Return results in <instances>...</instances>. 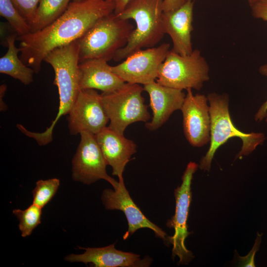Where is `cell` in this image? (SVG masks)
I'll list each match as a JSON object with an SVG mask.
<instances>
[{
	"label": "cell",
	"mask_w": 267,
	"mask_h": 267,
	"mask_svg": "<svg viewBox=\"0 0 267 267\" xmlns=\"http://www.w3.org/2000/svg\"><path fill=\"white\" fill-rule=\"evenodd\" d=\"M185 1L184 0H163V11L174 10L181 5Z\"/></svg>",
	"instance_id": "cell-28"
},
{
	"label": "cell",
	"mask_w": 267,
	"mask_h": 267,
	"mask_svg": "<svg viewBox=\"0 0 267 267\" xmlns=\"http://www.w3.org/2000/svg\"></svg>",
	"instance_id": "cell-32"
},
{
	"label": "cell",
	"mask_w": 267,
	"mask_h": 267,
	"mask_svg": "<svg viewBox=\"0 0 267 267\" xmlns=\"http://www.w3.org/2000/svg\"><path fill=\"white\" fill-rule=\"evenodd\" d=\"M193 4V0H187L177 8L163 13L164 32L171 38L172 49L182 56L189 55L193 50L191 40Z\"/></svg>",
	"instance_id": "cell-14"
},
{
	"label": "cell",
	"mask_w": 267,
	"mask_h": 267,
	"mask_svg": "<svg viewBox=\"0 0 267 267\" xmlns=\"http://www.w3.org/2000/svg\"><path fill=\"white\" fill-rule=\"evenodd\" d=\"M83 254H71L66 256L65 260L69 262L92 264L94 267H149L152 260L150 258L141 259L136 254L123 252L111 244L100 248H82Z\"/></svg>",
	"instance_id": "cell-15"
},
{
	"label": "cell",
	"mask_w": 267,
	"mask_h": 267,
	"mask_svg": "<svg viewBox=\"0 0 267 267\" xmlns=\"http://www.w3.org/2000/svg\"><path fill=\"white\" fill-rule=\"evenodd\" d=\"M170 45L163 43L157 47L141 49L122 63L111 66V70L125 83L144 85L157 79L159 68L170 51Z\"/></svg>",
	"instance_id": "cell-10"
},
{
	"label": "cell",
	"mask_w": 267,
	"mask_h": 267,
	"mask_svg": "<svg viewBox=\"0 0 267 267\" xmlns=\"http://www.w3.org/2000/svg\"><path fill=\"white\" fill-rule=\"evenodd\" d=\"M113 2L115 5L114 13L118 14L125 8L127 4L130 0H108Z\"/></svg>",
	"instance_id": "cell-29"
},
{
	"label": "cell",
	"mask_w": 267,
	"mask_h": 267,
	"mask_svg": "<svg viewBox=\"0 0 267 267\" xmlns=\"http://www.w3.org/2000/svg\"><path fill=\"white\" fill-rule=\"evenodd\" d=\"M259 72L261 74L267 76V64L260 66ZM266 118L267 123V100L260 106L255 115V120L257 122H260Z\"/></svg>",
	"instance_id": "cell-27"
},
{
	"label": "cell",
	"mask_w": 267,
	"mask_h": 267,
	"mask_svg": "<svg viewBox=\"0 0 267 267\" xmlns=\"http://www.w3.org/2000/svg\"><path fill=\"white\" fill-rule=\"evenodd\" d=\"M143 90V87L139 84L126 83L117 90L101 94L110 128L124 134L130 125L148 121L150 115L142 95Z\"/></svg>",
	"instance_id": "cell-6"
},
{
	"label": "cell",
	"mask_w": 267,
	"mask_h": 267,
	"mask_svg": "<svg viewBox=\"0 0 267 267\" xmlns=\"http://www.w3.org/2000/svg\"><path fill=\"white\" fill-rule=\"evenodd\" d=\"M68 115L69 131L73 135L82 132L95 135L109 121L101 94L94 89L81 90Z\"/></svg>",
	"instance_id": "cell-11"
},
{
	"label": "cell",
	"mask_w": 267,
	"mask_h": 267,
	"mask_svg": "<svg viewBox=\"0 0 267 267\" xmlns=\"http://www.w3.org/2000/svg\"><path fill=\"white\" fill-rule=\"evenodd\" d=\"M17 37L16 35L13 34L6 38L8 49L0 58V73L10 76L25 85H28L33 81V75L35 72L18 56L20 49L15 44Z\"/></svg>",
	"instance_id": "cell-19"
},
{
	"label": "cell",
	"mask_w": 267,
	"mask_h": 267,
	"mask_svg": "<svg viewBox=\"0 0 267 267\" xmlns=\"http://www.w3.org/2000/svg\"><path fill=\"white\" fill-rule=\"evenodd\" d=\"M263 233L259 232L257 233V236L254 244L249 253L245 257H240L237 253L238 259L239 266L245 267H255L254 258L256 252L259 250L262 242Z\"/></svg>",
	"instance_id": "cell-25"
},
{
	"label": "cell",
	"mask_w": 267,
	"mask_h": 267,
	"mask_svg": "<svg viewBox=\"0 0 267 267\" xmlns=\"http://www.w3.org/2000/svg\"><path fill=\"white\" fill-rule=\"evenodd\" d=\"M185 0V1H187V0Z\"/></svg>",
	"instance_id": "cell-31"
},
{
	"label": "cell",
	"mask_w": 267,
	"mask_h": 267,
	"mask_svg": "<svg viewBox=\"0 0 267 267\" xmlns=\"http://www.w3.org/2000/svg\"><path fill=\"white\" fill-rule=\"evenodd\" d=\"M44 61L49 64L54 72L53 84L57 87L59 99L57 115L50 126L42 133L29 131L20 124L17 125L23 134L34 138L40 146L52 141L55 124L61 117L69 113L81 90L77 41L55 48L45 56Z\"/></svg>",
	"instance_id": "cell-2"
},
{
	"label": "cell",
	"mask_w": 267,
	"mask_h": 267,
	"mask_svg": "<svg viewBox=\"0 0 267 267\" xmlns=\"http://www.w3.org/2000/svg\"><path fill=\"white\" fill-rule=\"evenodd\" d=\"M114 4L108 0L70 2L64 12L47 26L17 37L20 41V58L38 73L42 62L50 51L77 41L98 20L114 12Z\"/></svg>",
	"instance_id": "cell-1"
},
{
	"label": "cell",
	"mask_w": 267,
	"mask_h": 267,
	"mask_svg": "<svg viewBox=\"0 0 267 267\" xmlns=\"http://www.w3.org/2000/svg\"><path fill=\"white\" fill-rule=\"evenodd\" d=\"M107 165L112 169V174L123 180V173L131 156L136 152L134 141L105 127L95 135Z\"/></svg>",
	"instance_id": "cell-17"
},
{
	"label": "cell",
	"mask_w": 267,
	"mask_h": 267,
	"mask_svg": "<svg viewBox=\"0 0 267 267\" xmlns=\"http://www.w3.org/2000/svg\"><path fill=\"white\" fill-rule=\"evenodd\" d=\"M12 213L19 221L18 227L23 237L30 236L41 223L42 208L33 203L24 210L14 209Z\"/></svg>",
	"instance_id": "cell-21"
},
{
	"label": "cell",
	"mask_w": 267,
	"mask_h": 267,
	"mask_svg": "<svg viewBox=\"0 0 267 267\" xmlns=\"http://www.w3.org/2000/svg\"><path fill=\"white\" fill-rule=\"evenodd\" d=\"M198 167V165L192 162L187 165L181 178L180 186L175 190V215L168 222L167 226L175 229L174 235L169 237L168 241L173 244V258L177 256L179 259L178 265H187L194 258L192 253L185 247V240L190 234L187 230V220L192 197L191 180Z\"/></svg>",
	"instance_id": "cell-8"
},
{
	"label": "cell",
	"mask_w": 267,
	"mask_h": 267,
	"mask_svg": "<svg viewBox=\"0 0 267 267\" xmlns=\"http://www.w3.org/2000/svg\"><path fill=\"white\" fill-rule=\"evenodd\" d=\"M180 109L186 139L194 147H201L210 140L211 118L208 99L204 94L194 95L191 89H186Z\"/></svg>",
	"instance_id": "cell-12"
},
{
	"label": "cell",
	"mask_w": 267,
	"mask_h": 267,
	"mask_svg": "<svg viewBox=\"0 0 267 267\" xmlns=\"http://www.w3.org/2000/svg\"><path fill=\"white\" fill-rule=\"evenodd\" d=\"M6 90V86L5 85H2L0 87V111H4L7 110V106L6 104L4 103L2 100L3 96L5 94Z\"/></svg>",
	"instance_id": "cell-30"
},
{
	"label": "cell",
	"mask_w": 267,
	"mask_h": 267,
	"mask_svg": "<svg viewBox=\"0 0 267 267\" xmlns=\"http://www.w3.org/2000/svg\"><path fill=\"white\" fill-rule=\"evenodd\" d=\"M60 185L57 178L39 180L32 191L33 202L42 208L48 203L56 194Z\"/></svg>",
	"instance_id": "cell-23"
},
{
	"label": "cell",
	"mask_w": 267,
	"mask_h": 267,
	"mask_svg": "<svg viewBox=\"0 0 267 267\" xmlns=\"http://www.w3.org/2000/svg\"><path fill=\"white\" fill-rule=\"evenodd\" d=\"M134 29L129 20L114 12L102 17L77 40L79 62L92 59L110 60L126 45Z\"/></svg>",
	"instance_id": "cell-5"
},
{
	"label": "cell",
	"mask_w": 267,
	"mask_h": 267,
	"mask_svg": "<svg viewBox=\"0 0 267 267\" xmlns=\"http://www.w3.org/2000/svg\"><path fill=\"white\" fill-rule=\"evenodd\" d=\"M70 0H40L30 32L39 31L54 22L64 12Z\"/></svg>",
	"instance_id": "cell-20"
},
{
	"label": "cell",
	"mask_w": 267,
	"mask_h": 267,
	"mask_svg": "<svg viewBox=\"0 0 267 267\" xmlns=\"http://www.w3.org/2000/svg\"><path fill=\"white\" fill-rule=\"evenodd\" d=\"M163 0H130L124 9L117 14L123 19H133L136 27L126 45L119 49L114 60L119 61L143 48L153 47L165 34L162 16Z\"/></svg>",
	"instance_id": "cell-3"
},
{
	"label": "cell",
	"mask_w": 267,
	"mask_h": 267,
	"mask_svg": "<svg viewBox=\"0 0 267 267\" xmlns=\"http://www.w3.org/2000/svg\"><path fill=\"white\" fill-rule=\"evenodd\" d=\"M80 134V141L72 161L73 179L86 184L102 179L116 189L119 181L107 174V164L95 135L87 132H82Z\"/></svg>",
	"instance_id": "cell-9"
},
{
	"label": "cell",
	"mask_w": 267,
	"mask_h": 267,
	"mask_svg": "<svg viewBox=\"0 0 267 267\" xmlns=\"http://www.w3.org/2000/svg\"><path fill=\"white\" fill-rule=\"evenodd\" d=\"M207 97L211 118L210 144L206 155L201 159L199 167L209 172L216 151L229 139L233 137L241 139L242 146L236 157L239 158L250 154L258 146L262 145L266 136L263 133H244L235 127L229 114L227 94L212 92Z\"/></svg>",
	"instance_id": "cell-4"
},
{
	"label": "cell",
	"mask_w": 267,
	"mask_h": 267,
	"mask_svg": "<svg viewBox=\"0 0 267 267\" xmlns=\"http://www.w3.org/2000/svg\"><path fill=\"white\" fill-rule=\"evenodd\" d=\"M209 70L207 61L198 49L185 56L171 49L159 68L156 81L163 86L176 89L199 90L210 79Z\"/></svg>",
	"instance_id": "cell-7"
},
{
	"label": "cell",
	"mask_w": 267,
	"mask_h": 267,
	"mask_svg": "<svg viewBox=\"0 0 267 267\" xmlns=\"http://www.w3.org/2000/svg\"><path fill=\"white\" fill-rule=\"evenodd\" d=\"M0 14L7 20L18 36L31 32L30 24L11 0H0Z\"/></svg>",
	"instance_id": "cell-22"
},
{
	"label": "cell",
	"mask_w": 267,
	"mask_h": 267,
	"mask_svg": "<svg viewBox=\"0 0 267 267\" xmlns=\"http://www.w3.org/2000/svg\"><path fill=\"white\" fill-rule=\"evenodd\" d=\"M80 88L98 89L103 92L115 91L126 83L111 70L105 60L92 59L80 62Z\"/></svg>",
	"instance_id": "cell-18"
},
{
	"label": "cell",
	"mask_w": 267,
	"mask_h": 267,
	"mask_svg": "<svg viewBox=\"0 0 267 267\" xmlns=\"http://www.w3.org/2000/svg\"><path fill=\"white\" fill-rule=\"evenodd\" d=\"M116 189H105L101 195V200L106 210L122 211L126 216L128 229L123 236L127 239L137 230L148 228L153 230L157 237L166 241V233L157 225L149 220L132 200L126 188L124 179L119 180Z\"/></svg>",
	"instance_id": "cell-13"
},
{
	"label": "cell",
	"mask_w": 267,
	"mask_h": 267,
	"mask_svg": "<svg viewBox=\"0 0 267 267\" xmlns=\"http://www.w3.org/2000/svg\"><path fill=\"white\" fill-rule=\"evenodd\" d=\"M30 26L36 14L40 0H11Z\"/></svg>",
	"instance_id": "cell-24"
},
{
	"label": "cell",
	"mask_w": 267,
	"mask_h": 267,
	"mask_svg": "<svg viewBox=\"0 0 267 267\" xmlns=\"http://www.w3.org/2000/svg\"><path fill=\"white\" fill-rule=\"evenodd\" d=\"M252 15L267 21V0H248Z\"/></svg>",
	"instance_id": "cell-26"
},
{
	"label": "cell",
	"mask_w": 267,
	"mask_h": 267,
	"mask_svg": "<svg viewBox=\"0 0 267 267\" xmlns=\"http://www.w3.org/2000/svg\"><path fill=\"white\" fill-rule=\"evenodd\" d=\"M143 90L150 97L152 111L151 120L145 126L150 131L160 128L177 110H180L186 94L182 90L163 86L155 81L144 85Z\"/></svg>",
	"instance_id": "cell-16"
}]
</instances>
